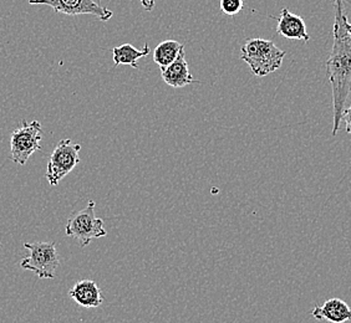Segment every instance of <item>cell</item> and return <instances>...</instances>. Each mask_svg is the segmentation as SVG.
<instances>
[{"label":"cell","instance_id":"17","mask_svg":"<svg viewBox=\"0 0 351 323\" xmlns=\"http://www.w3.org/2000/svg\"><path fill=\"white\" fill-rule=\"evenodd\" d=\"M346 29H348V33L351 35V24L348 23V24H346Z\"/></svg>","mask_w":351,"mask_h":323},{"label":"cell","instance_id":"16","mask_svg":"<svg viewBox=\"0 0 351 323\" xmlns=\"http://www.w3.org/2000/svg\"><path fill=\"white\" fill-rule=\"evenodd\" d=\"M142 7L145 8L147 12H151L155 8V0H140Z\"/></svg>","mask_w":351,"mask_h":323},{"label":"cell","instance_id":"15","mask_svg":"<svg viewBox=\"0 0 351 323\" xmlns=\"http://www.w3.org/2000/svg\"><path fill=\"white\" fill-rule=\"evenodd\" d=\"M343 120H345V123H346V132L351 135V105L349 109H345Z\"/></svg>","mask_w":351,"mask_h":323},{"label":"cell","instance_id":"12","mask_svg":"<svg viewBox=\"0 0 351 323\" xmlns=\"http://www.w3.org/2000/svg\"><path fill=\"white\" fill-rule=\"evenodd\" d=\"M149 54V47L146 44L141 50L132 47L131 44H123L112 50L114 55V64L119 65H129L131 68H138V60Z\"/></svg>","mask_w":351,"mask_h":323},{"label":"cell","instance_id":"11","mask_svg":"<svg viewBox=\"0 0 351 323\" xmlns=\"http://www.w3.org/2000/svg\"><path fill=\"white\" fill-rule=\"evenodd\" d=\"M311 316L317 321L344 323L351 321V307L340 298H330L323 306H315Z\"/></svg>","mask_w":351,"mask_h":323},{"label":"cell","instance_id":"1","mask_svg":"<svg viewBox=\"0 0 351 323\" xmlns=\"http://www.w3.org/2000/svg\"><path fill=\"white\" fill-rule=\"evenodd\" d=\"M334 44L326 61V75L332 88V135H337L343 121L345 102L351 94V35L346 29L348 18L344 13V0H334Z\"/></svg>","mask_w":351,"mask_h":323},{"label":"cell","instance_id":"13","mask_svg":"<svg viewBox=\"0 0 351 323\" xmlns=\"http://www.w3.org/2000/svg\"><path fill=\"white\" fill-rule=\"evenodd\" d=\"M184 45L176 40H165L154 50V61L160 68H166L178 57Z\"/></svg>","mask_w":351,"mask_h":323},{"label":"cell","instance_id":"8","mask_svg":"<svg viewBox=\"0 0 351 323\" xmlns=\"http://www.w3.org/2000/svg\"><path fill=\"white\" fill-rule=\"evenodd\" d=\"M277 33L289 40H311V36L306 31V25L302 16L291 13L289 9L284 8L277 18Z\"/></svg>","mask_w":351,"mask_h":323},{"label":"cell","instance_id":"7","mask_svg":"<svg viewBox=\"0 0 351 323\" xmlns=\"http://www.w3.org/2000/svg\"><path fill=\"white\" fill-rule=\"evenodd\" d=\"M29 4L47 5L51 8L55 13L66 14L71 16L90 14L102 21H110L114 16L111 10L100 5L96 0H29Z\"/></svg>","mask_w":351,"mask_h":323},{"label":"cell","instance_id":"9","mask_svg":"<svg viewBox=\"0 0 351 323\" xmlns=\"http://www.w3.org/2000/svg\"><path fill=\"white\" fill-rule=\"evenodd\" d=\"M69 296L85 309H97L104 303L101 289L93 280H82L69 291Z\"/></svg>","mask_w":351,"mask_h":323},{"label":"cell","instance_id":"14","mask_svg":"<svg viewBox=\"0 0 351 323\" xmlns=\"http://www.w3.org/2000/svg\"><path fill=\"white\" fill-rule=\"evenodd\" d=\"M219 7L223 14L234 16L242 12L244 1L243 0H219Z\"/></svg>","mask_w":351,"mask_h":323},{"label":"cell","instance_id":"4","mask_svg":"<svg viewBox=\"0 0 351 323\" xmlns=\"http://www.w3.org/2000/svg\"><path fill=\"white\" fill-rule=\"evenodd\" d=\"M94 201H90L88 207L82 211L76 213L69 218L65 228V234L74 237L80 242V246L85 248L95 239H100L108 235V230L104 227L101 218L95 216Z\"/></svg>","mask_w":351,"mask_h":323},{"label":"cell","instance_id":"18","mask_svg":"<svg viewBox=\"0 0 351 323\" xmlns=\"http://www.w3.org/2000/svg\"><path fill=\"white\" fill-rule=\"evenodd\" d=\"M0 246H1V244H0Z\"/></svg>","mask_w":351,"mask_h":323},{"label":"cell","instance_id":"10","mask_svg":"<svg viewBox=\"0 0 351 323\" xmlns=\"http://www.w3.org/2000/svg\"><path fill=\"white\" fill-rule=\"evenodd\" d=\"M162 79L169 86L175 88H182L195 82V77L189 71V64L182 50L178 57L171 65L161 68Z\"/></svg>","mask_w":351,"mask_h":323},{"label":"cell","instance_id":"5","mask_svg":"<svg viewBox=\"0 0 351 323\" xmlns=\"http://www.w3.org/2000/svg\"><path fill=\"white\" fill-rule=\"evenodd\" d=\"M80 144L69 138L58 143L47 162L45 175L50 185H58L80 163Z\"/></svg>","mask_w":351,"mask_h":323},{"label":"cell","instance_id":"2","mask_svg":"<svg viewBox=\"0 0 351 323\" xmlns=\"http://www.w3.org/2000/svg\"><path fill=\"white\" fill-rule=\"evenodd\" d=\"M241 59L250 66L256 76L264 77L282 66L285 51L265 39H250L241 50Z\"/></svg>","mask_w":351,"mask_h":323},{"label":"cell","instance_id":"6","mask_svg":"<svg viewBox=\"0 0 351 323\" xmlns=\"http://www.w3.org/2000/svg\"><path fill=\"white\" fill-rule=\"evenodd\" d=\"M43 129L39 121H23V126L10 135V152L14 163L24 166L27 159L41 149Z\"/></svg>","mask_w":351,"mask_h":323},{"label":"cell","instance_id":"3","mask_svg":"<svg viewBox=\"0 0 351 323\" xmlns=\"http://www.w3.org/2000/svg\"><path fill=\"white\" fill-rule=\"evenodd\" d=\"M24 248L29 251V255L21 260V269L34 272L39 279H55L60 265L55 242H25Z\"/></svg>","mask_w":351,"mask_h":323}]
</instances>
